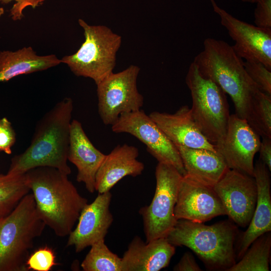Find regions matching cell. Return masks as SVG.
<instances>
[{"mask_svg": "<svg viewBox=\"0 0 271 271\" xmlns=\"http://www.w3.org/2000/svg\"><path fill=\"white\" fill-rule=\"evenodd\" d=\"M73 109L72 100L65 97L47 111L37 123L29 146L12 159L7 173L23 174L46 166L70 175L67 161Z\"/></svg>", "mask_w": 271, "mask_h": 271, "instance_id": "cell-1", "label": "cell"}, {"mask_svg": "<svg viewBox=\"0 0 271 271\" xmlns=\"http://www.w3.org/2000/svg\"><path fill=\"white\" fill-rule=\"evenodd\" d=\"M37 212L46 225L59 237L68 235L88 203L68 175L51 167H38L26 173Z\"/></svg>", "mask_w": 271, "mask_h": 271, "instance_id": "cell-2", "label": "cell"}, {"mask_svg": "<svg viewBox=\"0 0 271 271\" xmlns=\"http://www.w3.org/2000/svg\"><path fill=\"white\" fill-rule=\"evenodd\" d=\"M193 62L203 77L214 82L230 96L235 114L246 119L252 98L259 89L232 46L222 40L206 38L203 49Z\"/></svg>", "mask_w": 271, "mask_h": 271, "instance_id": "cell-3", "label": "cell"}, {"mask_svg": "<svg viewBox=\"0 0 271 271\" xmlns=\"http://www.w3.org/2000/svg\"><path fill=\"white\" fill-rule=\"evenodd\" d=\"M237 229L227 220L207 225L179 219L166 238L175 246L189 248L208 269L227 271L236 263L234 244Z\"/></svg>", "mask_w": 271, "mask_h": 271, "instance_id": "cell-4", "label": "cell"}, {"mask_svg": "<svg viewBox=\"0 0 271 271\" xmlns=\"http://www.w3.org/2000/svg\"><path fill=\"white\" fill-rule=\"evenodd\" d=\"M46 226L31 192L11 213L0 218V271H28L30 251Z\"/></svg>", "mask_w": 271, "mask_h": 271, "instance_id": "cell-5", "label": "cell"}, {"mask_svg": "<svg viewBox=\"0 0 271 271\" xmlns=\"http://www.w3.org/2000/svg\"><path fill=\"white\" fill-rule=\"evenodd\" d=\"M78 23L85 40L76 53L61 61L75 75L89 78L97 84L113 72L121 37L105 26L89 25L81 19Z\"/></svg>", "mask_w": 271, "mask_h": 271, "instance_id": "cell-6", "label": "cell"}, {"mask_svg": "<svg viewBox=\"0 0 271 271\" xmlns=\"http://www.w3.org/2000/svg\"><path fill=\"white\" fill-rule=\"evenodd\" d=\"M186 83L192 97V116L199 129L212 144L221 142L230 116L226 94L216 83L203 77L192 62Z\"/></svg>", "mask_w": 271, "mask_h": 271, "instance_id": "cell-7", "label": "cell"}, {"mask_svg": "<svg viewBox=\"0 0 271 271\" xmlns=\"http://www.w3.org/2000/svg\"><path fill=\"white\" fill-rule=\"evenodd\" d=\"M156 187L149 205L140 209L146 241L166 237L177 220L174 208L183 176L173 166L158 162L156 168Z\"/></svg>", "mask_w": 271, "mask_h": 271, "instance_id": "cell-8", "label": "cell"}, {"mask_svg": "<svg viewBox=\"0 0 271 271\" xmlns=\"http://www.w3.org/2000/svg\"><path fill=\"white\" fill-rule=\"evenodd\" d=\"M140 71L139 67L131 65L96 84L98 112L105 125L111 126L121 114L141 109L144 97L137 88Z\"/></svg>", "mask_w": 271, "mask_h": 271, "instance_id": "cell-9", "label": "cell"}, {"mask_svg": "<svg viewBox=\"0 0 271 271\" xmlns=\"http://www.w3.org/2000/svg\"><path fill=\"white\" fill-rule=\"evenodd\" d=\"M111 130L134 137L146 146L148 152L158 162L170 164L183 176L186 175L177 148L144 110L121 114L111 125Z\"/></svg>", "mask_w": 271, "mask_h": 271, "instance_id": "cell-10", "label": "cell"}, {"mask_svg": "<svg viewBox=\"0 0 271 271\" xmlns=\"http://www.w3.org/2000/svg\"><path fill=\"white\" fill-rule=\"evenodd\" d=\"M229 218L237 225L245 227L255 210L257 189L253 177L228 169L213 187Z\"/></svg>", "mask_w": 271, "mask_h": 271, "instance_id": "cell-11", "label": "cell"}, {"mask_svg": "<svg viewBox=\"0 0 271 271\" xmlns=\"http://www.w3.org/2000/svg\"><path fill=\"white\" fill-rule=\"evenodd\" d=\"M260 142L247 120L233 114L230 115L224 137L215 145L229 169L253 177V159Z\"/></svg>", "mask_w": 271, "mask_h": 271, "instance_id": "cell-12", "label": "cell"}, {"mask_svg": "<svg viewBox=\"0 0 271 271\" xmlns=\"http://www.w3.org/2000/svg\"><path fill=\"white\" fill-rule=\"evenodd\" d=\"M221 25L235 42L232 46L236 54L245 60H254L271 70V30L263 29L240 20L210 0Z\"/></svg>", "mask_w": 271, "mask_h": 271, "instance_id": "cell-13", "label": "cell"}, {"mask_svg": "<svg viewBox=\"0 0 271 271\" xmlns=\"http://www.w3.org/2000/svg\"><path fill=\"white\" fill-rule=\"evenodd\" d=\"M174 215L177 220L204 223L216 216L226 215V212L213 187L185 175L179 184Z\"/></svg>", "mask_w": 271, "mask_h": 271, "instance_id": "cell-14", "label": "cell"}, {"mask_svg": "<svg viewBox=\"0 0 271 271\" xmlns=\"http://www.w3.org/2000/svg\"><path fill=\"white\" fill-rule=\"evenodd\" d=\"M111 198L110 191L98 193L92 203L84 207L76 227L68 235L67 246H74L80 252L104 239L113 220L109 209Z\"/></svg>", "mask_w": 271, "mask_h": 271, "instance_id": "cell-15", "label": "cell"}, {"mask_svg": "<svg viewBox=\"0 0 271 271\" xmlns=\"http://www.w3.org/2000/svg\"><path fill=\"white\" fill-rule=\"evenodd\" d=\"M149 115L175 146L217 151L198 127L187 105L172 114L153 111Z\"/></svg>", "mask_w": 271, "mask_h": 271, "instance_id": "cell-16", "label": "cell"}, {"mask_svg": "<svg viewBox=\"0 0 271 271\" xmlns=\"http://www.w3.org/2000/svg\"><path fill=\"white\" fill-rule=\"evenodd\" d=\"M105 156L92 144L81 122L72 120L68 161L77 168V181L83 183L90 193L95 191L96 175Z\"/></svg>", "mask_w": 271, "mask_h": 271, "instance_id": "cell-17", "label": "cell"}, {"mask_svg": "<svg viewBox=\"0 0 271 271\" xmlns=\"http://www.w3.org/2000/svg\"><path fill=\"white\" fill-rule=\"evenodd\" d=\"M175 246L166 237L144 242L136 236L121 257L122 271H159L168 266Z\"/></svg>", "mask_w": 271, "mask_h": 271, "instance_id": "cell-18", "label": "cell"}, {"mask_svg": "<svg viewBox=\"0 0 271 271\" xmlns=\"http://www.w3.org/2000/svg\"><path fill=\"white\" fill-rule=\"evenodd\" d=\"M269 170L259 159L254 165L253 177L257 189V201L251 220L242 234L238 248L240 258L252 242L271 230V196Z\"/></svg>", "mask_w": 271, "mask_h": 271, "instance_id": "cell-19", "label": "cell"}, {"mask_svg": "<svg viewBox=\"0 0 271 271\" xmlns=\"http://www.w3.org/2000/svg\"><path fill=\"white\" fill-rule=\"evenodd\" d=\"M139 155V150L134 146L125 144L115 147L106 155L97 172L95 191L98 193L110 191L124 177L142 174L145 165L138 160Z\"/></svg>", "mask_w": 271, "mask_h": 271, "instance_id": "cell-20", "label": "cell"}, {"mask_svg": "<svg viewBox=\"0 0 271 271\" xmlns=\"http://www.w3.org/2000/svg\"><path fill=\"white\" fill-rule=\"evenodd\" d=\"M175 146L186 175L203 185L213 187L229 169L218 151Z\"/></svg>", "mask_w": 271, "mask_h": 271, "instance_id": "cell-21", "label": "cell"}, {"mask_svg": "<svg viewBox=\"0 0 271 271\" xmlns=\"http://www.w3.org/2000/svg\"><path fill=\"white\" fill-rule=\"evenodd\" d=\"M61 63L54 54L39 56L31 47L0 52V82L23 74L43 71Z\"/></svg>", "mask_w": 271, "mask_h": 271, "instance_id": "cell-22", "label": "cell"}, {"mask_svg": "<svg viewBox=\"0 0 271 271\" xmlns=\"http://www.w3.org/2000/svg\"><path fill=\"white\" fill-rule=\"evenodd\" d=\"M270 250V232H267L255 239L227 271H269Z\"/></svg>", "mask_w": 271, "mask_h": 271, "instance_id": "cell-23", "label": "cell"}, {"mask_svg": "<svg viewBox=\"0 0 271 271\" xmlns=\"http://www.w3.org/2000/svg\"><path fill=\"white\" fill-rule=\"evenodd\" d=\"M31 192L26 174H0V218L6 216Z\"/></svg>", "mask_w": 271, "mask_h": 271, "instance_id": "cell-24", "label": "cell"}, {"mask_svg": "<svg viewBox=\"0 0 271 271\" xmlns=\"http://www.w3.org/2000/svg\"><path fill=\"white\" fill-rule=\"evenodd\" d=\"M246 120L259 137L271 138V95L258 90L251 101Z\"/></svg>", "mask_w": 271, "mask_h": 271, "instance_id": "cell-25", "label": "cell"}, {"mask_svg": "<svg viewBox=\"0 0 271 271\" xmlns=\"http://www.w3.org/2000/svg\"><path fill=\"white\" fill-rule=\"evenodd\" d=\"M81 263L84 271H122L121 257L112 252L101 240L91 246Z\"/></svg>", "mask_w": 271, "mask_h": 271, "instance_id": "cell-26", "label": "cell"}, {"mask_svg": "<svg viewBox=\"0 0 271 271\" xmlns=\"http://www.w3.org/2000/svg\"><path fill=\"white\" fill-rule=\"evenodd\" d=\"M245 69L261 91L271 95V70L254 60L243 61Z\"/></svg>", "mask_w": 271, "mask_h": 271, "instance_id": "cell-27", "label": "cell"}, {"mask_svg": "<svg viewBox=\"0 0 271 271\" xmlns=\"http://www.w3.org/2000/svg\"><path fill=\"white\" fill-rule=\"evenodd\" d=\"M57 264L54 251L47 246L39 248L30 254L26 262L28 270L49 271Z\"/></svg>", "mask_w": 271, "mask_h": 271, "instance_id": "cell-28", "label": "cell"}, {"mask_svg": "<svg viewBox=\"0 0 271 271\" xmlns=\"http://www.w3.org/2000/svg\"><path fill=\"white\" fill-rule=\"evenodd\" d=\"M16 141V133L11 122L6 117L0 119V151L12 153Z\"/></svg>", "mask_w": 271, "mask_h": 271, "instance_id": "cell-29", "label": "cell"}, {"mask_svg": "<svg viewBox=\"0 0 271 271\" xmlns=\"http://www.w3.org/2000/svg\"><path fill=\"white\" fill-rule=\"evenodd\" d=\"M254 13L255 26L271 30V0H257Z\"/></svg>", "mask_w": 271, "mask_h": 271, "instance_id": "cell-30", "label": "cell"}, {"mask_svg": "<svg viewBox=\"0 0 271 271\" xmlns=\"http://www.w3.org/2000/svg\"><path fill=\"white\" fill-rule=\"evenodd\" d=\"M12 1L15 3L10 11L11 16L14 20H19L23 18L25 8L30 7L35 9L41 5L45 0H0V2L5 4Z\"/></svg>", "mask_w": 271, "mask_h": 271, "instance_id": "cell-31", "label": "cell"}, {"mask_svg": "<svg viewBox=\"0 0 271 271\" xmlns=\"http://www.w3.org/2000/svg\"><path fill=\"white\" fill-rule=\"evenodd\" d=\"M173 270L200 271L201 269L196 262L192 254L189 252H186L174 266Z\"/></svg>", "mask_w": 271, "mask_h": 271, "instance_id": "cell-32", "label": "cell"}, {"mask_svg": "<svg viewBox=\"0 0 271 271\" xmlns=\"http://www.w3.org/2000/svg\"><path fill=\"white\" fill-rule=\"evenodd\" d=\"M258 152L259 159L271 171V138H262Z\"/></svg>", "mask_w": 271, "mask_h": 271, "instance_id": "cell-33", "label": "cell"}, {"mask_svg": "<svg viewBox=\"0 0 271 271\" xmlns=\"http://www.w3.org/2000/svg\"><path fill=\"white\" fill-rule=\"evenodd\" d=\"M244 2H248L251 3H256L257 0H240Z\"/></svg>", "mask_w": 271, "mask_h": 271, "instance_id": "cell-34", "label": "cell"}, {"mask_svg": "<svg viewBox=\"0 0 271 271\" xmlns=\"http://www.w3.org/2000/svg\"><path fill=\"white\" fill-rule=\"evenodd\" d=\"M4 13V10L3 8L0 7V18Z\"/></svg>", "mask_w": 271, "mask_h": 271, "instance_id": "cell-35", "label": "cell"}]
</instances>
